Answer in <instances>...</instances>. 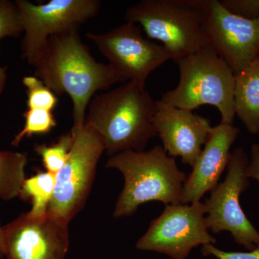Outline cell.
Instances as JSON below:
<instances>
[{
	"instance_id": "6da1fadb",
	"label": "cell",
	"mask_w": 259,
	"mask_h": 259,
	"mask_svg": "<svg viewBox=\"0 0 259 259\" xmlns=\"http://www.w3.org/2000/svg\"><path fill=\"white\" fill-rule=\"evenodd\" d=\"M30 64L34 76L56 95L71 97L73 130L84 125L87 109L97 92L126 82L110 64L95 60L78 31L49 37Z\"/></svg>"
},
{
	"instance_id": "7a4b0ae2",
	"label": "cell",
	"mask_w": 259,
	"mask_h": 259,
	"mask_svg": "<svg viewBox=\"0 0 259 259\" xmlns=\"http://www.w3.org/2000/svg\"><path fill=\"white\" fill-rule=\"evenodd\" d=\"M156 101L144 85L128 81L95 95L85 123L100 135L110 157L125 151H144L157 136L153 125Z\"/></svg>"
},
{
	"instance_id": "3957f363",
	"label": "cell",
	"mask_w": 259,
	"mask_h": 259,
	"mask_svg": "<svg viewBox=\"0 0 259 259\" xmlns=\"http://www.w3.org/2000/svg\"><path fill=\"white\" fill-rule=\"evenodd\" d=\"M106 167L119 170L125 179L116 202L115 218L132 215L141 204L152 201L166 206L182 204L187 175L163 146H156L147 151L117 153L107 160Z\"/></svg>"
},
{
	"instance_id": "277c9868",
	"label": "cell",
	"mask_w": 259,
	"mask_h": 259,
	"mask_svg": "<svg viewBox=\"0 0 259 259\" xmlns=\"http://www.w3.org/2000/svg\"><path fill=\"white\" fill-rule=\"evenodd\" d=\"M175 62L180 70V81L160 100L192 111L202 105H212L221 113L222 123L233 125L236 75L215 51L209 46Z\"/></svg>"
},
{
	"instance_id": "5b68a950",
	"label": "cell",
	"mask_w": 259,
	"mask_h": 259,
	"mask_svg": "<svg viewBox=\"0 0 259 259\" xmlns=\"http://www.w3.org/2000/svg\"><path fill=\"white\" fill-rule=\"evenodd\" d=\"M125 19L161 42L175 61L210 46L200 0H142L126 10Z\"/></svg>"
},
{
	"instance_id": "8992f818",
	"label": "cell",
	"mask_w": 259,
	"mask_h": 259,
	"mask_svg": "<svg viewBox=\"0 0 259 259\" xmlns=\"http://www.w3.org/2000/svg\"><path fill=\"white\" fill-rule=\"evenodd\" d=\"M74 144L67 161L56 174V187L48 211L69 223L84 207L105 151L100 135L88 124L71 129Z\"/></svg>"
},
{
	"instance_id": "52a82bcc",
	"label": "cell",
	"mask_w": 259,
	"mask_h": 259,
	"mask_svg": "<svg viewBox=\"0 0 259 259\" xmlns=\"http://www.w3.org/2000/svg\"><path fill=\"white\" fill-rule=\"evenodd\" d=\"M249 156L244 148H235L227 166L226 179L211 191L204 202L206 222L214 234L228 231L237 244L245 249L259 247V231L249 221L240 203V197L250 185Z\"/></svg>"
},
{
	"instance_id": "ba28073f",
	"label": "cell",
	"mask_w": 259,
	"mask_h": 259,
	"mask_svg": "<svg viewBox=\"0 0 259 259\" xmlns=\"http://www.w3.org/2000/svg\"><path fill=\"white\" fill-rule=\"evenodd\" d=\"M205 215V205L201 201L166 205L138 240L136 248L163 253L172 259H186L196 247L217 241L209 233Z\"/></svg>"
},
{
	"instance_id": "9c48e42d",
	"label": "cell",
	"mask_w": 259,
	"mask_h": 259,
	"mask_svg": "<svg viewBox=\"0 0 259 259\" xmlns=\"http://www.w3.org/2000/svg\"><path fill=\"white\" fill-rule=\"evenodd\" d=\"M23 27V57L34 60L48 39L54 35L78 31L79 27L99 13V0H51L35 5L27 0L15 2Z\"/></svg>"
},
{
	"instance_id": "30bf717a",
	"label": "cell",
	"mask_w": 259,
	"mask_h": 259,
	"mask_svg": "<svg viewBox=\"0 0 259 259\" xmlns=\"http://www.w3.org/2000/svg\"><path fill=\"white\" fill-rule=\"evenodd\" d=\"M87 36L126 82L145 86L154 70L171 60L165 48L143 36L136 24L126 22L104 33L89 32Z\"/></svg>"
},
{
	"instance_id": "8fae6325",
	"label": "cell",
	"mask_w": 259,
	"mask_h": 259,
	"mask_svg": "<svg viewBox=\"0 0 259 259\" xmlns=\"http://www.w3.org/2000/svg\"><path fill=\"white\" fill-rule=\"evenodd\" d=\"M209 45L235 75L259 57V18L233 14L218 0H200Z\"/></svg>"
},
{
	"instance_id": "7c38bea8",
	"label": "cell",
	"mask_w": 259,
	"mask_h": 259,
	"mask_svg": "<svg viewBox=\"0 0 259 259\" xmlns=\"http://www.w3.org/2000/svg\"><path fill=\"white\" fill-rule=\"evenodd\" d=\"M69 224L47 211H30L3 227L6 259H66L69 248Z\"/></svg>"
},
{
	"instance_id": "4fadbf2b",
	"label": "cell",
	"mask_w": 259,
	"mask_h": 259,
	"mask_svg": "<svg viewBox=\"0 0 259 259\" xmlns=\"http://www.w3.org/2000/svg\"><path fill=\"white\" fill-rule=\"evenodd\" d=\"M156 107L153 125L167 154L180 156L182 163L193 166L212 131L209 120L160 100H156Z\"/></svg>"
},
{
	"instance_id": "5bb4252c",
	"label": "cell",
	"mask_w": 259,
	"mask_h": 259,
	"mask_svg": "<svg viewBox=\"0 0 259 259\" xmlns=\"http://www.w3.org/2000/svg\"><path fill=\"white\" fill-rule=\"evenodd\" d=\"M239 133L238 127L222 122L212 127L202 153L184 184L182 204L200 202L204 194L215 188L227 168L232 146Z\"/></svg>"
},
{
	"instance_id": "9a60e30c",
	"label": "cell",
	"mask_w": 259,
	"mask_h": 259,
	"mask_svg": "<svg viewBox=\"0 0 259 259\" xmlns=\"http://www.w3.org/2000/svg\"><path fill=\"white\" fill-rule=\"evenodd\" d=\"M236 115L250 134H259V57L235 76Z\"/></svg>"
},
{
	"instance_id": "2e32d148",
	"label": "cell",
	"mask_w": 259,
	"mask_h": 259,
	"mask_svg": "<svg viewBox=\"0 0 259 259\" xmlns=\"http://www.w3.org/2000/svg\"><path fill=\"white\" fill-rule=\"evenodd\" d=\"M25 153L0 151V199L11 200L19 197L25 180Z\"/></svg>"
},
{
	"instance_id": "e0dca14e",
	"label": "cell",
	"mask_w": 259,
	"mask_h": 259,
	"mask_svg": "<svg viewBox=\"0 0 259 259\" xmlns=\"http://www.w3.org/2000/svg\"><path fill=\"white\" fill-rule=\"evenodd\" d=\"M56 175L49 171H38L36 175L25 179L20 190L23 200H30V212L36 215L47 212L56 187Z\"/></svg>"
},
{
	"instance_id": "ac0fdd59",
	"label": "cell",
	"mask_w": 259,
	"mask_h": 259,
	"mask_svg": "<svg viewBox=\"0 0 259 259\" xmlns=\"http://www.w3.org/2000/svg\"><path fill=\"white\" fill-rule=\"evenodd\" d=\"M74 144V136L71 132L63 135L56 144L36 145L35 151L42 158L47 171L58 173L67 161Z\"/></svg>"
},
{
	"instance_id": "d6986e66",
	"label": "cell",
	"mask_w": 259,
	"mask_h": 259,
	"mask_svg": "<svg viewBox=\"0 0 259 259\" xmlns=\"http://www.w3.org/2000/svg\"><path fill=\"white\" fill-rule=\"evenodd\" d=\"M25 125L15 136L12 145L18 146L24 138H30L33 135L49 134L57 125L53 112L40 109H28L23 114Z\"/></svg>"
},
{
	"instance_id": "ffe728a7",
	"label": "cell",
	"mask_w": 259,
	"mask_h": 259,
	"mask_svg": "<svg viewBox=\"0 0 259 259\" xmlns=\"http://www.w3.org/2000/svg\"><path fill=\"white\" fill-rule=\"evenodd\" d=\"M23 83L26 88L28 109H40L53 111L59 99L41 80L35 76H25Z\"/></svg>"
},
{
	"instance_id": "44dd1931",
	"label": "cell",
	"mask_w": 259,
	"mask_h": 259,
	"mask_svg": "<svg viewBox=\"0 0 259 259\" xmlns=\"http://www.w3.org/2000/svg\"><path fill=\"white\" fill-rule=\"evenodd\" d=\"M23 27L15 3L0 0V41L7 37H18Z\"/></svg>"
},
{
	"instance_id": "7402d4cb",
	"label": "cell",
	"mask_w": 259,
	"mask_h": 259,
	"mask_svg": "<svg viewBox=\"0 0 259 259\" xmlns=\"http://www.w3.org/2000/svg\"><path fill=\"white\" fill-rule=\"evenodd\" d=\"M220 3L228 11L242 18H259V0H221Z\"/></svg>"
},
{
	"instance_id": "603a6c76",
	"label": "cell",
	"mask_w": 259,
	"mask_h": 259,
	"mask_svg": "<svg viewBox=\"0 0 259 259\" xmlns=\"http://www.w3.org/2000/svg\"><path fill=\"white\" fill-rule=\"evenodd\" d=\"M201 253L204 256L212 255L218 259H259V247L247 252L225 251L209 243L202 245Z\"/></svg>"
},
{
	"instance_id": "cb8c5ba5",
	"label": "cell",
	"mask_w": 259,
	"mask_h": 259,
	"mask_svg": "<svg viewBox=\"0 0 259 259\" xmlns=\"http://www.w3.org/2000/svg\"><path fill=\"white\" fill-rule=\"evenodd\" d=\"M248 177L259 182V144H255L250 149Z\"/></svg>"
},
{
	"instance_id": "d4e9b609",
	"label": "cell",
	"mask_w": 259,
	"mask_h": 259,
	"mask_svg": "<svg viewBox=\"0 0 259 259\" xmlns=\"http://www.w3.org/2000/svg\"><path fill=\"white\" fill-rule=\"evenodd\" d=\"M8 74L6 68L0 66V95L3 93L6 85Z\"/></svg>"
},
{
	"instance_id": "484cf974",
	"label": "cell",
	"mask_w": 259,
	"mask_h": 259,
	"mask_svg": "<svg viewBox=\"0 0 259 259\" xmlns=\"http://www.w3.org/2000/svg\"><path fill=\"white\" fill-rule=\"evenodd\" d=\"M3 227L0 223V259L5 258L4 250L3 245Z\"/></svg>"
}]
</instances>
